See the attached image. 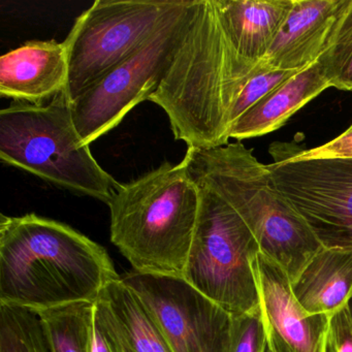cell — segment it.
Wrapping results in <instances>:
<instances>
[{
	"mask_svg": "<svg viewBox=\"0 0 352 352\" xmlns=\"http://www.w3.org/2000/svg\"><path fill=\"white\" fill-rule=\"evenodd\" d=\"M0 160L107 205L122 185L84 144L65 94L47 104L14 102L0 111Z\"/></svg>",
	"mask_w": 352,
	"mask_h": 352,
	"instance_id": "5b68a950",
	"label": "cell"
},
{
	"mask_svg": "<svg viewBox=\"0 0 352 352\" xmlns=\"http://www.w3.org/2000/svg\"><path fill=\"white\" fill-rule=\"evenodd\" d=\"M254 270L271 352H325L331 315L307 312L294 296L287 273L261 252Z\"/></svg>",
	"mask_w": 352,
	"mask_h": 352,
	"instance_id": "8fae6325",
	"label": "cell"
},
{
	"mask_svg": "<svg viewBox=\"0 0 352 352\" xmlns=\"http://www.w3.org/2000/svg\"><path fill=\"white\" fill-rule=\"evenodd\" d=\"M267 333L261 310L234 315L230 352H265Z\"/></svg>",
	"mask_w": 352,
	"mask_h": 352,
	"instance_id": "7402d4cb",
	"label": "cell"
},
{
	"mask_svg": "<svg viewBox=\"0 0 352 352\" xmlns=\"http://www.w3.org/2000/svg\"><path fill=\"white\" fill-rule=\"evenodd\" d=\"M294 296L311 314L333 315L352 298V249L324 248L292 282Z\"/></svg>",
	"mask_w": 352,
	"mask_h": 352,
	"instance_id": "2e32d148",
	"label": "cell"
},
{
	"mask_svg": "<svg viewBox=\"0 0 352 352\" xmlns=\"http://www.w3.org/2000/svg\"><path fill=\"white\" fill-rule=\"evenodd\" d=\"M121 278L150 311L170 352H230L234 315L184 278L137 271Z\"/></svg>",
	"mask_w": 352,
	"mask_h": 352,
	"instance_id": "30bf717a",
	"label": "cell"
},
{
	"mask_svg": "<svg viewBox=\"0 0 352 352\" xmlns=\"http://www.w3.org/2000/svg\"><path fill=\"white\" fill-rule=\"evenodd\" d=\"M0 352H49L40 317L28 312L3 317L0 321Z\"/></svg>",
	"mask_w": 352,
	"mask_h": 352,
	"instance_id": "ffe728a7",
	"label": "cell"
},
{
	"mask_svg": "<svg viewBox=\"0 0 352 352\" xmlns=\"http://www.w3.org/2000/svg\"><path fill=\"white\" fill-rule=\"evenodd\" d=\"M329 87L331 86L327 67L319 58L249 109L230 127L228 137L242 141L273 133Z\"/></svg>",
	"mask_w": 352,
	"mask_h": 352,
	"instance_id": "9a60e30c",
	"label": "cell"
},
{
	"mask_svg": "<svg viewBox=\"0 0 352 352\" xmlns=\"http://www.w3.org/2000/svg\"><path fill=\"white\" fill-rule=\"evenodd\" d=\"M108 206L111 241L133 271L182 277L199 206L184 162H164L121 185Z\"/></svg>",
	"mask_w": 352,
	"mask_h": 352,
	"instance_id": "3957f363",
	"label": "cell"
},
{
	"mask_svg": "<svg viewBox=\"0 0 352 352\" xmlns=\"http://www.w3.org/2000/svg\"><path fill=\"white\" fill-rule=\"evenodd\" d=\"M124 352H170L147 307L123 282H110L96 300Z\"/></svg>",
	"mask_w": 352,
	"mask_h": 352,
	"instance_id": "e0dca14e",
	"label": "cell"
},
{
	"mask_svg": "<svg viewBox=\"0 0 352 352\" xmlns=\"http://www.w3.org/2000/svg\"><path fill=\"white\" fill-rule=\"evenodd\" d=\"M296 71H282V69H267L257 65L254 73L241 92L240 96L234 104L230 116V129L234 122L252 108L261 98L273 91L274 89L287 81ZM230 133V131H228Z\"/></svg>",
	"mask_w": 352,
	"mask_h": 352,
	"instance_id": "44dd1931",
	"label": "cell"
},
{
	"mask_svg": "<svg viewBox=\"0 0 352 352\" xmlns=\"http://www.w3.org/2000/svg\"><path fill=\"white\" fill-rule=\"evenodd\" d=\"M256 67L226 38L214 0H195L170 69L149 100L187 147L226 146L230 112Z\"/></svg>",
	"mask_w": 352,
	"mask_h": 352,
	"instance_id": "7a4b0ae2",
	"label": "cell"
},
{
	"mask_svg": "<svg viewBox=\"0 0 352 352\" xmlns=\"http://www.w3.org/2000/svg\"><path fill=\"white\" fill-rule=\"evenodd\" d=\"M351 0H294L277 38L258 63L267 69L300 72L329 49Z\"/></svg>",
	"mask_w": 352,
	"mask_h": 352,
	"instance_id": "7c38bea8",
	"label": "cell"
},
{
	"mask_svg": "<svg viewBox=\"0 0 352 352\" xmlns=\"http://www.w3.org/2000/svg\"><path fill=\"white\" fill-rule=\"evenodd\" d=\"M120 277L106 249L67 224L0 216V305L38 313L96 302Z\"/></svg>",
	"mask_w": 352,
	"mask_h": 352,
	"instance_id": "6da1fadb",
	"label": "cell"
},
{
	"mask_svg": "<svg viewBox=\"0 0 352 352\" xmlns=\"http://www.w3.org/2000/svg\"><path fill=\"white\" fill-rule=\"evenodd\" d=\"M183 0H96L76 20L65 38L69 84L77 100L88 87L140 50Z\"/></svg>",
	"mask_w": 352,
	"mask_h": 352,
	"instance_id": "52a82bcc",
	"label": "cell"
},
{
	"mask_svg": "<svg viewBox=\"0 0 352 352\" xmlns=\"http://www.w3.org/2000/svg\"><path fill=\"white\" fill-rule=\"evenodd\" d=\"M189 176L215 191L243 218L261 252L296 279L323 248L261 164L240 141L220 147L187 148Z\"/></svg>",
	"mask_w": 352,
	"mask_h": 352,
	"instance_id": "277c9868",
	"label": "cell"
},
{
	"mask_svg": "<svg viewBox=\"0 0 352 352\" xmlns=\"http://www.w3.org/2000/svg\"><path fill=\"white\" fill-rule=\"evenodd\" d=\"M67 43L30 41L0 58V94L15 102L45 104L67 91Z\"/></svg>",
	"mask_w": 352,
	"mask_h": 352,
	"instance_id": "4fadbf2b",
	"label": "cell"
},
{
	"mask_svg": "<svg viewBox=\"0 0 352 352\" xmlns=\"http://www.w3.org/2000/svg\"><path fill=\"white\" fill-rule=\"evenodd\" d=\"M348 307H349L350 313L352 315V298H350L349 302H348Z\"/></svg>",
	"mask_w": 352,
	"mask_h": 352,
	"instance_id": "484cf974",
	"label": "cell"
},
{
	"mask_svg": "<svg viewBox=\"0 0 352 352\" xmlns=\"http://www.w3.org/2000/svg\"><path fill=\"white\" fill-rule=\"evenodd\" d=\"M94 352H124L117 340L114 331L111 329L104 311L98 304H94V340H92Z\"/></svg>",
	"mask_w": 352,
	"mask_h": 352,
	"instance_id": "d4e9b609",
	"label": "cell"
},
{
	"mask_svg": "<svg viewBox=\"0 0 352 352\" xmlns=\"http://www.w3.org/2000/svg\"><path fill=\"white\" fill-rule=\"evenodd\" d=\"M325 352H352V315L348 305L331 315Z\"/></svg>",
	"mask_w": 352,
	"mask_h": 352,
	"instance_id": "cb8c5ba5",
	"label": "cell"
},
{
	"mask_svg": "<svg viewBox=\"0 0 352 352\" xmlns=\"http://www.w3.org/2000/svg\"><path fill=\"white\" fill-rule=\"evenodd\" d=\"M331 87L352 90V0L340 20L329 49L320 57Z\"/></svg>",
	"mask_w": 352,
	"mask_h": 352,
	"instance_id": "d6986e66",
	"label": "cell"
},
{
	"mask_svg": "<svg viewBox=\"0 0 352 352\" xmlns=\"http://www.w3.org/2000/svg\"><path fill=\"white\" fill-rule=\"evenodd\" d=\"M193 182L199 189V213L182 278L232 315L257 312L258 242L228 201Z\"/></svg>",
	"mask_w": 352,
	"mask_h": 352,
	"instance_id": "8992f818",
	"label": "cell"
},
{
	"mask_svg": "<svg viewBox=\"0 0 352 352\" xmlns=\"http://www.w3.org/2000/svg\"><path fill=\"white\" fill-rule=\"evenodd\" d=\"M195 0L181 7L129 59L109 72L71 102L74 122L85 145L120 124L124 117L160 87L170 69Z\"/></svg>",
	"mask_w": 352,
	"mask_h": 352,
	"instance_id": "ba28073f",
	"label": "cell"
},
{
	"mask_svg": "<svg viewBox=\"0 0 352 352\" xmlns=\"http://www.w3.org/2000/svg\"><path fill=\"white\" fill-rule=\"evenodd\" d=\"M94 304L76 302L36 313L49 352H94Z\"/></svg>",
	"mask_w": 352,
	"mask_h": 352,
	"instance_id": "ac0fdd59",
	"label": "cell"
},
{
	"mask_svg": "<svg viewBox=\"0 0 352 352\" xmlns=\"http://www.w3.org/2000/svg\"><path fill=\"white\" fill-rule=\"evenodd\" d=\"M214 5L234 50L258 65L283 28L294 0H214Z\"/></svg>",
	"mask_w": 352,
	"mask_h": 352,
	"instance_id": "5bb4252c",
	"label": "cell"
},
{
	"mask_svg": "<svg viewBox=\"0 0 352 352\" xmlns=\"http://www.w3.org/2000/svg\"><path fill=\"white\" fill-rule=\"evenodd\" d=\"M265 352H271V350L269 349V347L267 346V350H265Z\"/></svg>",
	"mask_w": 352,
	"mask_h": 352,
	"instance_id": "4316f807",
	"label": "cell"
},
{
	"mask_svg": "<svg viewBox=\"0 0 352 352\" xmlns=\"http://www.w3.org/2000/svg\"><path fill=\"white\" fill-rule=\"evenodd\" d=\"M285 146L294 157H352V124L339 137L319 147L306 149L296 143H285Z\"/></svg>",
	"mask_w": 352,
	"mask_h": 352,
	"instance_id": "603a6c76",
	"label": "cell"
},
{
	"mask_svg": "<svg viewBox=\"0 0 352 352\" xmlns=\"http://www.w3.org/2000/svg\"><path fill=\"white\" fill-rule=\"evenodd\" d=\"M276 186L324 248L352 249V157H294L273 144Z\"/></svg>",
	"mask_w": 352,
	"mask_h": 352,
	"instance_id": "9c48e42d",
	"label": "cell"
}]
</instances>
